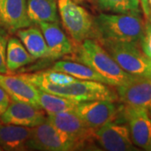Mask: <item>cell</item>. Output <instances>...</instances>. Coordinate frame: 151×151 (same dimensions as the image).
<instances>
[{
	"label": "cell",
	"mask_w": 151,
	"mask_h": 151,
	"mask_svg": "<svg viewBox=\"0 0 151 151\" xmlns=\"http://www.w3.org/2000/svg\"><path fill=\"white\" fill-rule=\"evenodd\" d=\"M139 42L143 53L151 60V23L145 24V31Z\"/></svg>",
	"instance_id": "obj_25"
},
{
	"label": "cell",
	"mask_w": 151,
	"mask_h": 151,
	"mask_svg": "<svg viewBox=\"0 0 151 151\" xmlns=\"http://www.w3.org/2000/svg\"><path fill=\"white\" fill-rule=\"evenodd\" d=\"M34 60L35 58L28 52L19 39H9L6 50V65L9 71H15Z\"/></svg>",
	"instance_id": "obj_20"
},
{
	"label": "cell",
	"mask_w": 151,
	"mask_h": 151,
	"mask_svg": "<svg viewBox=\"0 0 151 151\" xmlns=\"http://www.w3.org/2000/svg\"><path fill=\"white\" fill-rule=\"evenodd\" d=\"M17 35L35 60L52 59L50 49L40 28L30 26L24 28L17 31Z\"/></svg>",
	"instance_id": "obj_17"
},
{
	"label": "cell",
	"mask_w": 151,
	"mask_h": 151,
	"mask_svg": "<svg viewBox=\"0 0 151 151\" xmlns=\"http://www.w3.org/2000/svg\"><path fill=\"white\" fill-rule=\"evenodd\" d=\"M31 24L27 14V0H0V27L15 33Z\"/></svg>",
	"instance_id": "obj_12"
},
{
	"label": "cell",
	"mask_w": 151,
	"mask_h": 151,
	"mask_svg": "<svg viewBox=\"0 0 151 151\" xmlns=\"http://www.w3.org/2000/svg\"><path fill=\"white\" fill-rule=\"evenodd\" d=\"M148 78H150L151 80V60H150V68H149V72H148Z\"/></svg>",
	"instance_id": "obj_28"
},
{
	"label": "cell",
	"mask_w": 151,
	"mask_h": 151,
	"mask_svg": "<svg viewBox=\"0 0 151 151\" xmlns=\"http://www.w3.org/2000/svg\"><path fill=\"white\" fill-rule=\"evenodd\" d=\"M74 1H76V0H74Z\"/></svg>",
	"instance_id": "obj_32"
},
{
	"label": "cell",
	"mask_w": 151,
	"mask_h": 151,
	"mask_svg": "<svg viewBox=\"0 0 151 151\" xmlns=\"http://www.w3.org/2000/svg\"><path fill=\"white\" fill-rule=\"evenodd\" d=\"M123 114L128 122L130 136L134 145L147 151H151V117L142 108L125 105Z\"/></svg>",
	"instance_id": "obj_8"
},
{
	"label": "cell",
	"mask_w": 151,
	"mask_h": 151,
	"mask_svg": "<svg viewBox=\"0 0 151 151\" xmlns=\"http://www.w3.org/2000/svg\"><path fill=\"white\" fill-rule=\"evenodd\" d=\"M93 138L108 151L138 150L134 145L128 125L109 122L93 132Z\"/></svg>",
	"instance_id": "obj_9"
},
{
	"label": "cell",
	"mask_w": 151,
	"mask_h": 151,
	"mask_svg": "<svg viewBox=\"0 0 151 151\" xmlns=\"http://www.w3.org/2000/svg\"><path fill=\"white\" fill-rule=\"evenodd\" d=\"M1 150H2V149H1V148H0V151Z\"/></svg>",
	"instance_id": "obj_30"
},
{
	"label": "cell",
	"mask_w": 151,
	"mask_h": 151,
	"mask_svg": "<svg viewBox=\"0 0 151 151\" xmlns=\"http://www.w3.org/2000/svg\"><path fill=\"white\" fill-rule=\"evenodd\" d=\"M150 117H151V114H150Z\"/></svg>",
	"instance_id": "obj_31"
},
{
	"label": "cell",
	"mask_w": 151,
	"mask_h": 151,
	"mask_svg": "<svg viewBox=\"0 0 151 151\" xmlns=\"http://www.w3.org/2000/svg\"><path fill=\"white\" fill-rule=\"evenodd\" d=\"M73 111L93 132L113 121L119 114L114 102L109 100L79 102Z\"/></svg>",
	"instance_id": "obj_7"
},
{
	"label": "cell",
	"mask_w": 151,
	"mask_h": 151,
	"mask_svg": "<svg viewBox=\"0 0 151 151\" xmlns=\"http://www.w3.org/2000/svg\"><path fill=\"white\" fill-rule=\"evenodd\" d=\"M149 20H150L151 23V9H150V17H149Z\"/></svg>",
	"instance_id": "obj_29"
},
{
	"label": "cell",
	"mask_w": 151,
	"mask_h": 151,
	"mask_svg": "<svg viewBox=\"0 0 151 151\" xmlns=\"http://www.w3.org/2000/svg\"><path fill=\"white\" fill-rule=\"evenodd\" d=\"M50 70L64 72L68 75L72 76L78 80L84 81H98L108 85L107 80L98 74L90 66L85 65L81 62L70 61V60H60L54 64ZM109 86V85H108Z\"/></svg>",
	"instance_id": "obj_19"
},
{
	"label": "cell",
	"mask_w": 151,
	"mask_h": 151,
	"mask_svg": "<svg viewBox=\"0 0 151 151\" xmlns=\"http://www.w3.org/2000/svg\"><path fill=\"white\" fill-rule=\"evenodd\" d=\"M47 120L56 129L76 141L79 146L93 138V131L86 126L74 111L48 115Z\"/></svg>",
	"instance_id": "obj_13"
},
{
	"label": "cell",
	"mask_w": 151,
	"mask_h": 151,
	"mask_svg": "<svg viewBox=\"0 0 151 151\" xmlns=\"http://www.w3.org/2000/svg\"><path fill=\"white\" fill-rule=\"evenodd\" d=\"M32 128L0 123V148L4 150H27Z\"/></svg>",
	"instance_id": "obj_16"
},
{
	"label": "cell",
	"mask_w": 151,
	"mask_h": 151,
	"mask_svg": "<svg viewBox=\"0 0 151 151\" xmlns=\"http://www.w3.org/2000/svg\"><path fill=\"white\" fill-rule=\"evenodd\" d=\"M140 2L141 6H142V9L143 13L145 14L146 20H149V17H150V6L149 0H139Z\"/></svg>",
	"instance_id": "obj_27"
},
{
	"label": "cell",
	"mask_w": 151,
	"mask_h": 151,
	"mask_svg": "<svg viewBox=\"0 0 151 151\" xmlns=\"http://www.w3.org/2000/svg\"><path fill=\"white\" fill-rule=\"evenodd\" d=\"M80 147L70 136L56 129L46 119L32 128L27 150L40 151H69Z\"/></svg>",
	"instance_id": "obj_6"
},
{
	"label": "cell",
	"mask_w": 151,
	"mask_h": 151,
	"mask_svg": "<svg viewBox=\"0 0 151 151\" xmlns=\"http://www.w3.org/2000/svg\"><path fill=\"white\" fill-rule=\"evenodd\" d=\"M117 94L124 105L142 108L151 114V80L145 76H134L124 85L116 86Z\"/></svg>",
	"instance_id": "obj_11"
},
{
	"label": "cell",
	"mask_w": 151,
	"mask_h": 151,
	"mask_svg": "<svg viewBox=\"0 0 151 151\" xmlns=\"http://www.w3.org/2000/svg\"><path fill=\"white\" fill-rule=\"evenodd\" d=\"M103 11L115 14H139V0H97Z\"/></svg>",
	"instance_id": "obj_22"
},
{
	"label": "cell",
	"mask_w": 151,
	"mask_h": 151,
	"mask_svg": "<svg viewBox=\"0 0 151 151\" xmlns=\"http://www.w3.org/2000/svg\"><path fill=\"white\" fill-rule=\"evenodd\" d=\"M145 23L139 14H100L93 18L94 37L99 42L115 41L138 44Z\"/></svg>",
	"instance_id": "obj_2"
},
{
	"label": "cell",
	"mask_w": 151,
	"mask_h": 151,
	"mask_svg": "<svg viewBox=\"0 0 151 151\" xmlns=\"http://www.w3.org/2000/svg\"><path fill=\"white\" fill-rule=\"evenodd\" d=\"M40 75L41 76L42 78L49 82L55 84V85H60V86L66 85V84H69L78 80L75 77H73L72 76L53 70H48L40 72Z\"/></svg>",
	"instance_id": "obj_23"
},
{
	"label": "cell",
	"mask_w": 151,
	"mask_h": 151,
	"mask_svg": "<svg viewBox=\"0 0 151 151\" xmlns=\"http://www.w3.org/2000/svg\"><path fill=\"white\" fill-rule=\"evenodd\" d=\"M78 103L79 102L39 89V107L43 109L48 115H54L64 112L73 111Z\"/></svg>",
	"instance_id": "obj_21"
},
{
	"label": "cell",
	"mask_w": 151,
	"mask_h": 151,
	"mask_svg": "<svg viewBox=\"0 0 151 151\" xmlns=\"http://www.w3.org/2000/svg\"><path fill=\"white\" fill-rule=\"evenodd\" d=\"M100 43L126 72L133 76H148L150 59L139 50L138 44L115 41Z\"/></svg>",
	"instance_id": "obj_5"
},
{
	"label": "cell",
	"mask_w": 151,
	"mask_h": 151,
	"mask_svg": "<svg viewBox=\"0 0 151 151\" xmlns=\"http://www.w3.org/2000/svg\"><path fill=\"white\" fill-rule=\"evenodd\" d=\"M51 53L52 59L74 53V46L60 29L59 23H40L38 24Z\"/></svg>",
	"instance_id": "obj_15"
},
{
	"label": "cell",
	"mask_w": 151,
	"mask_h": 151,
	"mask_svg": "<svg viewBox=\"0 0 151 151\" xmlns=\"http://www.w3.org/2000/svg\"><path fill=\"white\" fill-rule=\"evenodd\" d=\"M57 9L63 27L74 41L81 43L94 35L93 18L85 8L74 0H57Z\"/></svg>",
	"instance_id": "obj_4"
},
{
	"label": "cell",
	"mask_w": 151,
	"mask_h": 151,
	"mask_svg": "<svg viewBox=\"0 0 151 151\" xmlns=\"http://www.w3.org/2000/svg\"><path fill=\"white\" fill-rule=\"evenodd\" d=\"M18 76L42 91L76 102L93 100H109L116 102L119 100L118 94L108 85L98 81L76 80L69 84L60 86L45 80L40 73H23Z\"/></svg>",
	"instance_id": "obj_1"
},
{
	"label": "cell",
	"mask_w": 151,
	"mask_h": 151,
	"mask_svg": "<svg viewBox=\"0 0 151 151\" xmlns=\"http://www.w3.org/2000/svg\"><path fill=\"white\" fill-rule=\"evenodd\" d=\"M0 86L9 94L12 100L30 103L39 107V89L19 76L0 73Z\"/></svg>",
	"instance_id": "obj_14"
},
{
	"label": "cell",
	"mask_w": 151,
	"mask_h": 151,
	"mask_svg": "<svg viewBox=\"0 0 151 151\" xmlns=\"http://www.w3.org/2000/svg\"><path fill=\"white\" fill-rule=\"evenodd\" d=\"M9 39V32L0 27V73L2 74L9 73L6 65V50Z\"/></svg>",
	"instance_id": "obj_24"
},
{
	"label": "cell",
	"mask_w": 151,
	"mask_h": 151,
	"mask_svg": "<svg viewBox=\"0 0 151 151\" xmlns=\"http://www.w3.org/2000/svg\"><path fill=\"white\" fill-rule=\"evenodd\" d=\"M10 100L11 98L9 94L0 86V116L5 112L10 103Z\"/></svg>",
	"instance_id": "obj_26"
},
{
	"label": "cell",
	"mask_w": 151,
	"mask_h": 151,
	"mask_svg": "<svg viewBox=\"0 0 151 151\" xmlns=\"http://www.w3.org/2000/svg\"><path fill=\"white\" fill-rule=\"evenodd\" d=\"M77 60L104 77L109 86L124 85L134 77L123 70L98 40L91 38L80 43Z\"/></svg>",
	"instance_id": "obj_3"
},
{
	"label": "cell",
	"mask_w": 151,
	"mask_h": 151,
	"mask_svg": "<svg viewBox=\"0 0 151 151\" xmlns=\"http://www.w3.org/2000/svg\"><path fill=\"white\" fill-rule=\"evenodd\" d=\"M27 14L32 24L59 23L56 0H27Z\"/></svg>",
	"instance_id": "obj_18"
},
{
	"label": "cell",
	"mask_w": 151,
	"mask_h": 151,
	"mask_svg": "<svg viewBox=\"0 0 151 151\" xmlns=\"http://www.w3.org/2000/svg\"><path fill=\"white\" fill-rule=\"evenodd\" d=\"M47 119L45 112L39 107L20 101L10 100L5 112L0 116L2 124L34 128Z\"/></svg>",
	"instance_id": "obj_10"
}]
</instances>
